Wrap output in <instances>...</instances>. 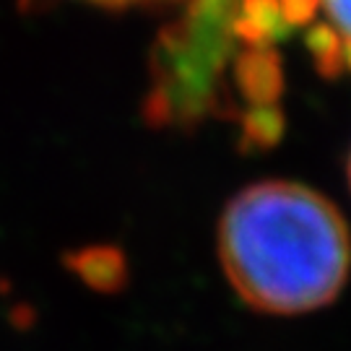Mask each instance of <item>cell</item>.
<instances>
[{"mask_svg": "<svg viewBox=\"0 0 351 351\" xmlns=\"http://www.w3.org/2000/svg\"><path fill=\"white\" fill-rule=\"evenodd\" d=\"M221 265L255 310L297 315L336 300L351 265L346 221L297 182H258L234 195L219 224Z\"/></svg>", "mask_w": 351, "mask_h": 351, "instance_id": "1", "label": "cell"}, {"mask_svg": "<svg viewBox=\"0 0 351 351\" xmlns=\"http://www.w3.org/2000/svg\"><path fill=\"white\" fill-rule=\"evenodd\" d=\"M307 3V13H317L320 24L313 34L317 58H326L333 71H351V0H287Z\"/></svg>", "mask_w": 351, "mask_h": 351, "instance_id": "2", "label": "cell"}, {"mask_svg": "<svg viewBox=\"0 0 351 351\" xmlns=\"http://www.w3.org/2000/svg\"><path fill=\"white\" fill-rule=\"evenodd\" d=\"M229 0H195V8H193V19L185 26V39L180 42H188V39L198 37L203 29H211L213 24H221V16H224V5Z\"/></svg>", "mask_w": 351, "mask_h": 351, "instance_id": "3", "label": "cell"}, {"mask_svg": "<svg viewBox=\"0 0 351 351\" xmlns=\"http://www.w3.org/2000/svg\"><path fill=\"white\" fill-rule=\"evenodd\" d=\"M94 3H107V5H128V3H143V0H94Z\"/></svg>", "mask_w": 351, "mask_h": 351, "instance_id": "4", "label": "cell"}, {"mask_svg": "<svg viewBox=\"0 0 351 351\" xmlns=\"http://www.w3.org/2000/svg\"><path fill=\"white\" fill-rule=\"evenodd\" d=\"M349 180H351V162H349Z\"/></svg>", "mask_w": 351, "mask_h": 351, "instance_id": "5", "label": "cell"}]
</instances>
